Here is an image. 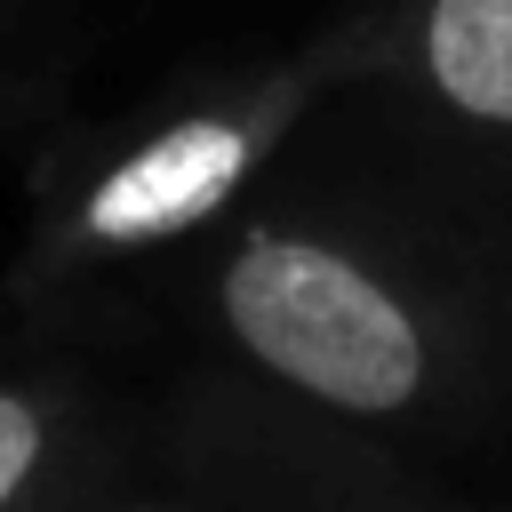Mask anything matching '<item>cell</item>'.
I'll list each match as a JSON object with an SVG mask.
<instances>
[{
	"label": "cell",
	"instance_id": "2",
	"mask_svg": "<svg viewBox=\"0 0 512 512\" xmlns=\"http://www.w3.org/2000/svg\"><path fill=\"white\" fill-rule=\"evenodd\" d=\"M296 112H304V80L272 72V80H248L216 104H192V112L144 128L136 144H120L104 168H88L72 184V200L48 224L40 264L48 272L112 264V256H136V248H160V240L208 224L248 184V168L288 136Z\"/></svg>",
	"mask_w": 512,
	"mask_h": 512
},
{
	"label": "cell",
	"instance_id": "4",
	"mask_svg": "<svg viewBox=\"0 0 512 512\" xmlns=\"http://www.w3.org/2000/svg\"><path fill=\"white\" fill-rule=\"evenodd\" d=\"M72 464V392L56 376H0V512H40Z\"/></svg>",
	"mask_w": 512,
	"mask_h": 512
},
{
	"label": "cell",
	"instance_id": "5",
	"mask_svg": "<svg viewBox=\"0 0 512 512\" xmlns=\"http://www.w3.org/2000/svg\"><path fill=\"white\" fill-rule=\"evenodd\" d=\"M128 512H192V504H128Z\"/></svg>",
	"mask_w": 512,
	"mask_h": 512
},
{
	"label": "cell",
	"instance_id": "1",
	"mask_svg": "<svg viewBox=\"0 0 512 512\" xmlns=\"http://www.w3.org/2000/svg\"><path fill=\"white\" fill-rule=\"evenodd\" d=\"M208 296L224 336L272 384L336 416H400L424 408L440 384L432 320L416 312V296L360 248H336L320 232L288 224L240 232Z\"/></svg>",
	"mask_w": 512,
	"mask_h": 512
},
{
	"label": "cell",
	"instance_id": "3",
	"mask_svg": "<svg viewBox=\"0 0 512 512\" xmlns=\"http://www.w3.org/2000/svg\"><path fill=\"white\" fill-rule=\"evenodd\" d=\"M416 72L456 120L512 128V0H424Z\"/></svg>",
	"mask_w": 512,
	"mask_h": 512
}]
</instances>
